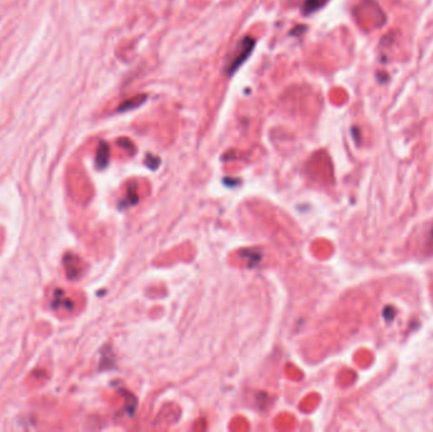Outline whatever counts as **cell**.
Instances as JSON below:
<instances>
[{
	"instance_id": "cell-1",
	"label": "cell",
	"mask_w": 433,
	"mask_h": 432,
	"mask_svg": "<svg viewBox=\"0 0 433 432\" xmlns=\"http://www.w3.org/2000/svg\"><path fill=\"white\" fill-rule=\"evenodd\" d=\"M255 39L252 38V37H243L241 41L237 43L236 48H235V51L232 52L231 54L230 60H228V64H227V68H226V74L228 75H233L236 72V70H238L242 64L247 60L250 54H251L252 50L255 47Z\"/></svg>"
},
{
	"instance_id": "cell-2",
	"label": "cell",
	"mask_w": 433,
	"mask_h": 432,
	"mask_svg": "<svg viewBox=\"0 0 433 432\" xmlns=\"http://www.w3.org/2000/svg\"><path fill=\"white\" fill-rule=\"evenodd\" d=\"M147 100L146 94H138L136 96H132L129 99L125 100L122 103L118 108V112H128V110H132V109H136L138 107H141Z\"/></svg>"
},
{
	"instance_id": "cell-3",
	"label": "cell",
	"mask_w": 433,
	"mask_h": 432,
	"mask_svg": "<svg viewBox=\"0 0 433 432\" xmlns=\"http://www.w3.org/2000/svg\"><path fill=\"white\" fill-rule=\"evenodd\" d=\"M327 1L328 0H306L304 7H303V12H304V14L314 13V12L325 7Z\"/></svg>"
},
{
	"instance_id": "cell-4",
	"label": "cell",
	"mask_w": 433,
	"mask_h": 432,
	"mask_svg": "<svg viewBox=\"0 0 433 432\" xmlns=\"http://www.w3.org/2000/svg\"><path fill=\"white\" fill-rule=\"evenodd\" d=\"M108 157H109V148H108V144H105V142H102L100 146L98 148V155H96V163H98L99 166H104L107 165L108 162Z\"/></svg>"
},
{
	"instance_id": "cell-5",
	"label": "cell",
	"mask_w": 433,
	"mask_h": 432,
	"mask_svg": "<svg viewBox=\"0 0 433 432\" xmlns=\"http://www.w3.org/2000/svg\"><path fill=\"white\" fill-rule=\"evenodd\" d=\"M432 232H433V231H432Z\"/></svg>"
}]
</instances>
